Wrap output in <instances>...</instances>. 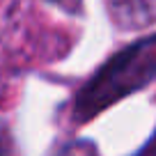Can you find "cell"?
Wrapping results in <instances>:
<instances>
[{
  "mask_svg": "<svg viewBox=\"0 0 156 156\" xmlns=\"http://www.w3.org/2000/svg\"><path fill=\"white\" fill-rule=\"evenodd\" d=\"M151 80H156V34L142 37L115 53L83 85L73 103V122H90Z\"/></svg>",
  "mask_w": 156,
  "mask_h": 156,
  "instance_id": "obj_1",
  "label": "cell"
},
{
  "mask_svg": "<svg viewBox=\"0 0 156 156\" xmlns=\"http://www.w3.org/2000/svg\"><path fill=\"white\" fill-rule=\"evenodd\" d=\"M108 9L122 30H142L156 23V0H108Z\"/></svg>",
  "mask_w": 156,
  "mask_h": 156,
  "instance_id": "obj_2",
  "label": "cell"
}]
</instances>
